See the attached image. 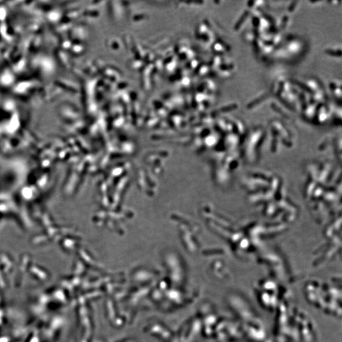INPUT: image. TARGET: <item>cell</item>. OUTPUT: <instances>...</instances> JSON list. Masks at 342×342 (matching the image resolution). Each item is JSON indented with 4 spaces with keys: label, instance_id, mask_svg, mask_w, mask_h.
<instances>
[{
    "label": "cell",
    "instance_id": "6da1fadb",
    "mask_svg": "<svg viewBox=\"0 0 342 342\" xmlns=\"http://www.w3.org/2000/svg\"><path fill=\"white\" fill-rule=\"evenodd\" d=\"M326 53L329 54V55H335V56H336V57H340L341 50H337L329 49V50H326Z\"/></svg>",
    "mask_w": 342,
    "mask_h": 342
}]
</instances>
